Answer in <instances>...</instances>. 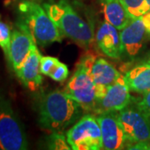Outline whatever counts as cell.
Instances as JSON below:
<instances>
[{
	"label": "cell",
	"instance_id": "obj_9",
	"mask_svg": "<svg viewBox=\"0 0 150 150\" xmlns=\"http://www.w3.org/2000/svg\"><path fill=\"white\" fill-rule=\"evenodd\" d=\"M130 89L126 83L124 75H120L118 80L108 87L106 94L97 101L95 113L104 112H118L129 106L132 101Z\"/></svg>",
	"mask_w": 150,
	"mask_h": 150
},
{
	"label": "cell",
	"instance_id": "obj_26",
	"mask_svg": "<svg viewBox=\"0 0 150 150\" xmlns=\"http://www.w3.org/2000/svg\"><path fill=\"white\" fill-rule=\"evenodd\" d=\"M32 1H40V0H32Z\"/></svg>",
	"mask_w": 150,
	"mask_h": 150
},
{
	"label": "cell",
	"instance_id": "obj_24",
	"mask_svg": "<svg viewBox=\"0 0 150 150\" xmlns=\"http://www.w3.org/2000/svg\"><path fill=\"white\" fill-rule=\"evenodd\" d=\"M150 10V0H145V13Z\"/></svg>",
	"mask_w": 150,
	"mask_h": 150
},
{
	"label": "cell",
	"instance_id": "obj_20",
	"mask_svg": "<svg viewBox=\"0 0 150 150\" xmlns=\"http://www.w3.org/2000/svg\"><path fill=\"white\" fill-rule=\"evenodd\" d=\"M69 76V69L67 65L59 61L58 64L50 73L49 77L56 82H64Z\"/></svg>",
	"mask_w": 150,
	"mask_h": 150
},
{
	"label": "cell",
	"instance_id": "obj_21",
	"mask_svg": "<svg viewBox=\"0 0 150 150\" xmlns=\"http://www.w3.org/2000/svg\"><path fill=\"white\" fill-rule=\"evenodd\" d=\"M59 60L54 57L50 56H42L40 59V71L43 75L49 76L54 67L58 64Z\"/></svg>",
	"mask_w": 150,
	"mask_h": 150
},
{
	"label": "cell",
	"instance_id": "obj_22",
	"mask_svg": "<svg viewBox=\"0 0 150 150\" xmlns=\"http://www.w3.org/2000/svg\"><path fill=\"white\" fill-rule=\"evenodd\" d=\"M137 107L150 118V90L144 93L143 98L136 103Z\"/></svg>",
	"mask_w": 150,
	"mask_h": 150
},
{
	"label": "cell",
	"instance_id": "obj_4",
	"mask_svg": "<svg viewBox=\"0 0 150 150\" xmlns=\"http://www.w3.org/2000/svg\"><path fill=\"white\" fill-rule=\"evenodd\" d=\"M94 60L92 55L81 59L64 88L65 93L79 103L84 111L93 112L97 104L96 86L90 71Z\"/></svg>",
	"mask_w": 150,
	"mask_h": 150
},
{
	"label": "cell",
	"instance_id": "obj_3",
	"mask_svg": "<svg viewBox=\"0 0 150 150\" xmlns=\"http://www.w3.org/2000/svg\"><path fill=\"white\" fill-rule=\"evenodd\" d=\"M43 7L64 36L84 48L93 43L94 36L91 26L66 0L45 3Z\"/></svg>",
	"mask_w": 150,
	"mask_h": 150
},
{
	"label": "cell",
	"instance_id": "obj_15",
	"mask_svg": "<svg viewBox=\"0 0 150 150\" xmlns=\"http://www.w3.org/2000/svg\"><path fill=\"white\" fill-rule=\"evenodd\" d=\"M105 21L121 30L132 19L120 0H101Z\"/></svg>",
	"mask_w": 150,
	"mask_h": 150
},
{
	"label": "cell",
	"instance_id": "obj_19",
	"mask_svg": "<svg viewBox=\"0 0 150 150\" xmlns=\"http://www.w3.org/2000/svg\"><path fill=\"white\" fill-rule=\"evenodd\" d=\"M11 37L12 32L8 25L0 21V48H2L7 60L8 59L9 51H10Z\"/></svg>",
	"mask_w": 150,
	"mask_h": 150
},
{
	"label": "cell",
	"instance_id": "obj_25",
	"mask_svg": "<svg viewBox=\"0 0 150 150\" xmlns=\"http://www.w3.org/2000/svg\"><path fill=\"white\" fill-rule=\"evenodd\" d=\"M145 63H147V64H150V57L149 58V59H148L147 61H145Z\"/></svg>",
	"mask_w": 150,
	"mask_h": 150
},
{
	"label": "cell",
	"instance_id": "obj_14",
	"mask_svg": "<svg viewBox=\"0 0 150 150\" xmlns=\"http://www.w3.org/2000/svg\"><path fill=\"white\" fill-rule=\"evenodd\" d=\"M119 30L108 22H103L98 27L95 40L98 48L104 55L113 59H120L122 45Z\"/></svg>",
	"mask_w": 150,
	"mask_h": 150
},
{
	"label": "cell",
	"instance_id": "obj_8",
	"mask_svg": "<svg viewBox=\"0 0 150 150\" xmlns=\"http://www.w3.org/2000/svg\"><path fill=\"white\" fill-rule=\"evenodd\" d=\"M102 136L103 149H123L128 139L118 117V112H104L96 116Z\"/></svg>",
	"mask_w": 150,
	"mask_h": 150
},
{
	"label": "cell",
	"instance_id": "obj_11",
	"mask_svg": "<svg viewBox=\"0 0 150 150\" xmlns=\"http://www.w3.org/2000/svg\"><path fill=\"white\" fill-rule=\"evenodd\" d=\"M41 57L42 55L38 49L37 44L34 43L27 59L16 72L23 85L32 92L38 90L43 83V77L40 71Z\"/></svg>",
	"mask_w": 150,
	"mask_h": 150
},
{
	"label": "cell",
	"instance_id": "obj_1",
	"mask_svg": "<svg viewBox=\"0 0 150 150\" xmlns=\"http://www.w3.org/2000/svg\"><path fill=\"white\" fill-rule=\"evenodd\" d=\"M80 104L64 91H53L43 95L38 105V121L42 129L62 132L82 117Z\"/></svg>",
	"mask_w": 150,
	"mask_h": 150
},
{
	"label": "cell",
	"instance_id": "obj_5",
	"mask_svg": "<svg viewBox=\"0 0 150 150\" xmlns=\"http://www.w3.org/2000/svg\"><path fill=\"white\" fill-rule=\"evenodd\" d=\"M27 136L10 101L0 95V149L25 150Z\"/></svg>",
	"mask_w": 150,
	"mask_h": 150
},
{
	"label": "cell",
	"instance_id": "obj_6",
	"mask_svg": "<svg viewBox=\"0 0 150 150\" xmlns=\"http://www.w3.org/2000/svg\"><path fill=\"white\" fill-rule=\"evenodd\" d=\"M67 139L74 150L103 149L102 136L96 116H82L66 133Z\"/></svg>",
	"mask_w": 150,
	"mask_h": 150
},
{
	"label": "cell",
	"instance_id": "obj_17",
	"mask_svg": "<svg viewBox=\"0 0 150 150\" xmlns=\"http://www.w3.org/2000/svg\"><path fill=\"white\" fill-rule=\"evenodd\" d=\"M47 145L49 149H72L67 136L61 132H52L47 138Z\"/></svg>",
	"mask_w": 150,
	"mask_h": 150
},
{
	"label": "cell",
	"instance_id": "obj_12",
	"mask_svg": "<svg viewBox=\"0 0 150 150\" xmlns=\"http://www.w3.org/2000/svg\"><path fill=\"white\" fill-rule=\"evenodd\" d=\"M34 43L31 35L25 29L18 27V29L12 31L10 51L8 61L15 73L27 59Z\"/></svg>",
	"mask_w": 150,
	"mask_h": 150
},
{
	"label": "cell",
	"instance_id": "obj_23",
	"mask_svg": "<svg viewBox=\"0 0 150 150\" xmlns=\"http://www.w3.org/2000/svg\"><path fill=\"white\" fill-rule=\"evenodd\" d=\"M144 23L145 27L147 28L148 32L150 33V10L149 12H147L145 14H144L143 16H141Z\"/></svg>",
	"mask_w": 150,
	"mask_h": 150
},
{
	"label": "cell",
	"instance_id": "obj_18",
	"mask_svg": "<svg viewBox=\"0 0 150 150\" xmlns=\"http://www.w3.org/2000/svg\"><path fill=\"white\" fill-rule=\"evenodd\" d=\"M131 18L145 14V0H120Z\"/></svg>",
	"mask_w": 150,
	"mask_h": 150
},
{
	"label": "cell",
	"instance_id": "obj_10",
	"mask_svg": "<svg viewBox=\"0 0 150 150\" xmlns=\"http://www.w3.org/2000/svg\"><path fill=\"white\" fill-rule=\"evenodd\" d=\"M149 34L141 17L132 18L119 31L122 53L130 59H134L139 54Z\"/></svg>",
	"mask_w": 150,
	"mask_h": 150
},
{
	"label": "cell",
	"instance_id": "obj_7",
	"mask_svg": "<svg viewBox=\"0 0 150 150\" xmlns=\"http://www.w3.org/2000/svg\"><path fill=\"white\" fill-rule=\"evenodd\" d=\"M118 117L128 139L127 145L150 140V118L137 105L118 111Z\"/></svg>",
	"mask_w": 150,
	"mask_h": 150
},
{
	"label": "cell",
	"instance_id": "obj_13",
	"mask_svg": "<svg viewBox=\"0 0 150 150\" xmlns=\"http://www.w3.org/2000/svg\"><path fill=\"white\" fill-rule=\"evenodd\" d=\"M90 73L96 86L97 101L104 97L108 87L118 80L121 75L113 65L103 58L95 59Z\"/></svg>",
	"mask_w": 150,
	"mask_h": 150
},
{
	"label": "cell",
	"instance_id": "obj_2",
	"mask_svg": "<svg viewBox=\"0 0 150 150\" xmlns=\"http://www.w3.org/2000/svg\"><path fill=\"white\" fill-rule=\"evenodd\" d=\"M18 27L25 29L38 46L45 47L61 42L64 35L48 16L43 6L36 1L25 0L18 7Z\"/></svg>",
	"mask_w": 150,
	"mask_h": 150
},
{
	"label": "cell",
	"instance_id": "obj_16",
	"mask_svg": "<svg viewBox=\"0 0 150 150\" xmlns=\"http://www.w3.org/2000/svg\"><path fill=\"white\" fill-rule=\"evenodd\" d=\"M130 91L144 94L150 90V64H143L134 67L124 75Z\"/></svg>",
	"mask_w": 150,
	"mask_h": 150
}]
</instances>
